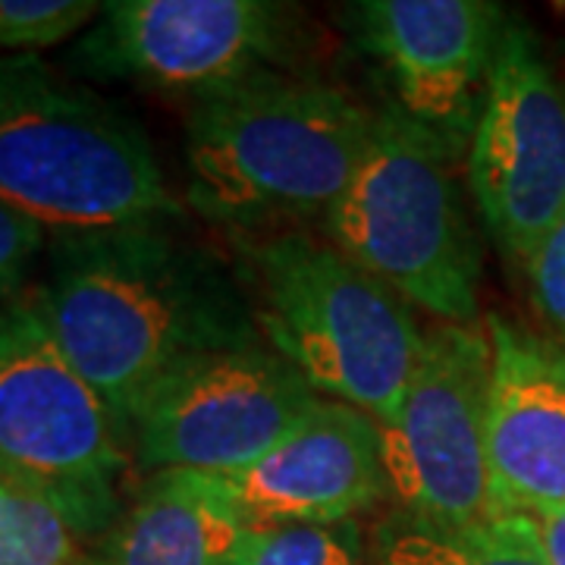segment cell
<instances>
[{
    "mask_svg": "<svg viewBox=\"0 0 565 565\" xmlns=\"http://www.w3.org/2000/svg\"><path fill=\"white\" fill-rule=\"evenodd\" d=\"M465 163L487 233L525 267L565 214V85L527 22L505 17Z\"/></svg>",
    "mask_w": 565,
    "mask_h": 565,
    "instance_id": "cell-8",
    "label": "cell"
},
{
    "mask_svg": "<svg viewBox=\"0 0 565 565\" xmlns=\"http://www.w3.org/2000/svg\"><path fill=\"white\" fill-rule=\"evenodd\" d=\"M323 396L267 343L185 364L145 405L129 440L154 471L233 478L264 459Z\"/></svg>",
    "mask_w": 565,
    "mask_h": 565,
    "instance_id": "cell-10",
    "label": "cell"
},
{
    "mask_svg": "<svg viewBox=\"0 0 565 565\" xmlns=\"http://www.w3.org/2000/svg\"><path fill=\"white\" fill-rule=\"evenodd\" d=\"M245 531L223 478L154 471L79 565H226Z\"/></svg>",
    "mask_w": 565,
    "mask_h": 565,
    "instance_id": "cell-14",
    "label": "cell"
},
{
    "mask_svg": "<svg viewBox=\"0 0 565 565\" xmlns=\"http://www.w3.org/2000/svg\"><path fill=\"white\" fill-rule=\"evenodd\" d=\"M223 484L248 527L352 522L386 493L381 424L321 399L264 459Z\"/></svg>",
    "mask_w": 565,
    "mask_h": 565,
    "instance_id": "cell-13",
    "label": "cell"
},
{
    "mask_svg": "<svg viewBox=\"0 0 565 565\" xmlns=\"http://www.w3.org/2000/svg\"><path fill=\"white\" fill-rule=\"evenodd\" d=\"M505 17L487 0H359L343 10L352 41L381 70L386 104L452 161L478 129Z\"/></svg>",
    "mask_w": 565,
    "mask_h": 565,
    "instance_id": "cell-11",
    "label": "cell"
},
{
    "mask_svg": "<svg viewBox=\"0 0 565 565\" xmlns=\"http://www.w3.org/2000/svg\"><path fill=\"white\" fill-rule=\"evenodd\" d=\"M95 0H0V54H35L98 20Z\"/></svg>",
    "mask_w": 565,
    "mask_h": 565,
    "instance_id": "cell-18",
    "label": "cell"
},
{
    "mask_svg": "<svg viewBox=\"0 0 565 565\" xmlns=\"http://www.w3.org/2000/svg\"><path fill=\"white\" fill-rule=\"evenodd\" d=\"M531 302L546 337L565 352V214L525 262Z\"/></svg>",
    "mask_w": 565,
    "mask_h": 565,
    "instance_id": "cell-19",
    "label": "cell"
},
{
    "mask_svg": "<svg viewBox=\"0 0 565 565\" xmlns=\"http://www.w3.org/2000/svg\"><path fill=\"white\" fill-rule=\"evenodd\" d=\"M173 223L54 245L39 292L54 340L110 408L122 440L185 364L264 343L252 292Z\"/></svg>",
    "mask_w": 565,
    "mask_h": 565,
    "instance_id": "cell-1",
    "label": "cell"
},
{
    "mask_svg": "<svg viewBox=\"0 0 565 565\" xmlns=\"http://www.w3.org/2000/svg\"><path fill=\"white\" fill-rule=\"evenodd\" d=\"M487 323H430L399 408L381 424L386 493L408 519L475 525L490 519Z\"/></svg>",
    "mask_w": 565,
    "mask_h": 565,
    "instance_id": "cell-7",
    "label": "cell"
},
{
    "mask_svg": "<svg viewBox=\"0 0 565 565\" xmlns=\"http://www.w3.org/2000/svg\"><path fill=\"white\" fill-rule=\"evenodd\" d=\"M296 13L270 0H110L76 44L73 66L199 102L277 73L296 41Z\"/></svg>",
    "mask_w": 565,
    "mask_h": 565,
    "instance_id": "cell-9",
    "label": "cell"
},
{
    "mask_svg": "<svg viewBox=\"0 0 565 565\" xmlns=\"http://www.w3.org/2000/svg\"><path fill=\"white\" fill-rule=\"evenodd\" d=\"M484 323L490 512L537 519L565 505V352L503 315Z\"/></svg>",
    "mask_w": 565,
    "mask_h": 565,
    "instance_id": "cell-12",
    "label": "cell"
},
{
    "mask_svg": "<svg viewBox=\"0 0 565 565\" xmlns=\"http://www.w3.org/2000/svg\"><path fill=\"white\" fill-rule=\"evenodd\" d=\"M381 565H550V559L527 515H490L449 527L399 512L381 534Z\"/></svg>",
    "mask_w": 565,
    "mask_h": 565,
    "instance_id": "cell-15",
    "label": "cell"
},
{
    "mask_svg": "<svg viewBox=\"0 0 565 565\" xmlns=\"http://www.w3.org/2000/svg\"><path fill=\"white\" fill-rule=\"evenodd\" d=\"M534 525H537V537H541L550 565H565V505L537 515Z\"/></svg>",
    "mask_w": 565,
    "mask_h": 565,
    "instance_id": "cell-21",
    "label": "cell"
},
{
    "mask_svg": "<svg viewBox=\"0 0 565 565\" xmlns=\"http://www.w3.org/2000/svg\"><path fill=\"white\" fill-rule=\"evenodd\" d=\"M44 243L47 236L39 223L25 221L0 204V308L17 299Z\"/></svg>",
    "mask_w": 565,
    "mask_h": 565,
    "instance_id": "cell-20",
    "label": "cell"
},
{
    "mask_svg": "<svg viewBox=\"0 0 565 565\" xmlns=\"http://www.w3.org/2000/svg\"><path fill=\"white\" fill-rule=\"evenodd\" d=\"M374 120L343 88L282 70L204 95L185 122V202L233 233L323 221L364 163Z\"/></svg>",
    "mask_w": 565,
    "mask_h": 565,
    "instance_id": "cell-2",
    "label": "cell"
},
{
    "mask_svg": "<svg viewBox=\"0 0 565 565\" xmlns=\"http://www.w3.org/2000/svg\"><path fill=\"white\" fill-rule=\"evenodd\" d=\"M226 565H364L362 525L248 527Z\"/></svg>",
    "mask_w": 565,
    "mask_h": 565,
    "instance_id": "cell-17",
    "label": "cell"
},
{
    "mask_svg": "<svg viewBox=\"0 0 565 565\" xmlns=\"http://www.w3.org/2000/svg\"><path fill=\"white\" fill-rule=\"evenodd\" d=\"M85 541L41 497L0 484V565H79Z\"/></svg>",
    "mask_w": 565,
    "mask_h": 565,
    "instance_id": "cell-16",
    "label": "cell"
},
{
    "mask_svg": "<svg viewBox=\"0 0 565 565\" xmlns=\"http://www.w3.org/2000/svg\"><path fill=\"white\" fill-rule=\"evenodd\" d=\"M248 286L262 340L318 396L393 418L424 345L403 296L308 230L252 245Z\"/></svg>",
    "mask_w": 565,
    "mask_h": 565,
    "instance_id": "cell-4",
    "label": "cell"
},
{
    "mask_svg": "<svg viewBox=\"0 0 565 565\" xmlns=\"http://www.w3.org/2000/svg\"><path fill=\"white\" fill-rule=\"evenodd\" d=\"M122 434L66 359L39 296L0 308V484L51 503L85 544L122 512Z\"/></svg>",
    "mask_w": 565,
    "mask_h": 565,
    "instance_id": "cell-6",
    "label": "cell"
},
{
    "mask_svg": "<svg viewBox=\"0 0 565 565\" xmlns=\"http://www.w3.org/2000/svg\"><path fill=\"white\" fill-rule=\"evenodd\" d=\"M323 233L437 323L481 321V245L456 161L390 104L377 110L364 163L323 217Z\"/></svg>",
    "mask_w": 565,
    "mask_h": 565,
    "instance_id": "cell-5",
    "label": "cell"
},
{
    "mask_svg": "<svg viewBox=\"0 0 565 565\" xmlns=\"http://www.w3.org/2000/svg\"><path fill=\"white\" fill-rule=\"evenodd\" d=\"M0 204L54 245L180 217L139 122L61 79L39 54L0 57Z\"/></svg>",
    "mask_w": 565,
    "mask_h": 565,
    "instance_id": "cell-3",
    "label": "cell"
}]
</instances>
